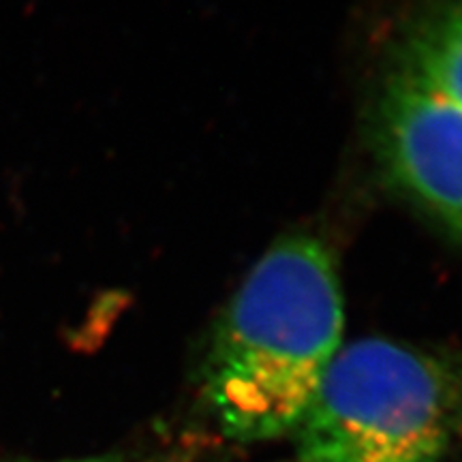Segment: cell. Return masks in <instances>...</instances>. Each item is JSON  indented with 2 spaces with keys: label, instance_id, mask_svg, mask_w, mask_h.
Returning a JSON list of instances; mask_svg holds the SVG:
<instances>
[{
  "label": "cell",
  "instance_id": "obj_1",
  "mask_svg": "<svg viewBox=\"0 0 462 462\" xmlns=\"http://www.w3.org/2000/svg\"><path fill=\"white\" fill-rule=\"evenodd\" d=\"M345 302L332 253L291 236L263 253L225 309L204 371L223 435H291L343 346Z\"/></svg>",
  "mask_w": 462,
  "mask_h": 462
},
{
  "label": "cell",
  "instance_id": "obj_2",
  "mask_svg": "<svg viewBox=\"0 0 462 462\" xmlns=\"http://www.w3.org/2000/svg\"><path fill=\"white\" fill-rule=\"evenodd\" d=\"M462 413L452 362L385 338L343 345L296 430L298 462H443Z\"/></svg>",
  "mask_w": 462,
  "mask_h": 462
},
{
  "label": "cell",
  "instance_id": "obj_3",
  "mask_svg": "<svg viewBox=\"0 0 462 462\" xmlns=\"http://www.w3.org/2000/svg\"><path fill=\"white\" fill-rule=\"evenodd\" d=\"M374 137L392 180L462 236V109L388 67Z\"/></svg>",
  "mask_w": 462,
  "mask_h": 462
},
{
  "label": "cell",
  "instance_id": "obj_4",
  "mask_svg": "<svg viewBox=\"0 0 462 462\" xmlns=\"http://www.w3.org/2000/svg\"><path fill=\"white\" fill-rule=\"evenodd\" d=\"M390 67L462 109V0H430L411 17Z\"/></svg>",
  "mask_w": 462,
  "mask_h": 462
},
{
  "label": "cell",
  "instance_id": "obj_5",
  "mask_svg": "<svg viewBox=\"0 0 462 462\" xmlns=\"http://www.w3.org/2000/svg\"><path fill=\"white\" fill-rule=\"evenodd\" d=\"M62 462H114L109 458H82V460H62Z\"/></svg>",
  "mask_w": 462,
  "mask_h": 462
}]
</instances>
